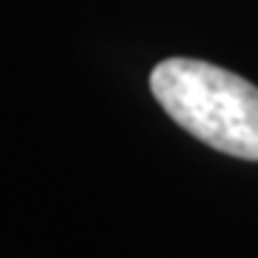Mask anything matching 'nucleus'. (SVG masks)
<instances>
[{"mask_svg":"<svg viewBox=\"0 0 258 258\" xmlns=\"http://www.w3.org/2000/svg\"><path fill=\"white\" fill-rule=\"evenodd\" d=\"M149 89L164 112L207 147L258 161V86L192 57H169L152 69Z\"/></svg>","mask_w":258,"mask_h":258,"instance_id":"nucleus-1","label":"nucleus"}]
</instances>
